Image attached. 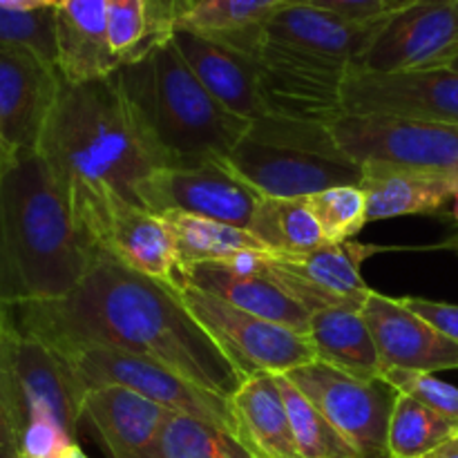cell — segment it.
<instances>
[{
  "mask_svg": "<svg viewBox=\"0 0 458 458\" xmlns=\"http://www.w3.org/2000/svg\"><path fill=\"white\" fill-rule=\"evenodd\" d=\"M174 280L197 286L206 293L235 304L242 311L289 327L298 334L309 335V329H311L313 313L273 280L264 253L253 250V253H242L226 262L179 267Z\"/></svg>",
  "mask_w": 458,
  "mask_h": 458,
  "instance_id": "obj_16",
  "label": "cell"
},
{
  "mask_svg": "<svg viewBox=\"0 0 458 458\" xmlns=\"http://www.w3.org/2000/svg\"><path fill=\"white\" fill-rule=\"evenodd\" d=\"M298 4H309L353 22H378L394 13L392 0H298Z\"/></svg>",
  "mask_w": 458,
  "mask_h": 458,
  "instance_id": "obj_39",
  "label": "cell"
},
{
  "mask_svg": "<svg viewBox=\"0 0 458 458\" xmlns=\"http://www.w3.org/2000/svg\"><path fill=\"white\" fill-rule=\"evenodd\" d=\"M414 3V0H392V7H394V13L401 12V9L410 7V4Z\"/></svg>",
  "mask_w": 458,
  "mask_h": 458,
  "instance_id": "obj_46",
  "label": "cell"
},
{
  "mask_svg": "<svg viewBox=\"0 0 458 458\" xmlns=\"http://www.w3.org/2000/svg\"><path fill=\"white\" fill-rule=\"evenodd\" d=\"M250 56L258 63L264 116L327 128L347 116L343 88L353 67L316 61L264 40H255Z\"/></svg>",
  "mask_w": 458,
  "mask_h": 458,
  "instance_id": "obj_10",
  "label": "cell"
},
{
  "mask_svg": "<svg viewBox=\"0 0 458 458\" xmlns=\"http://www.w3.org/2000/svg\"><path fill=\"white\" fill-rule=\"evenodd\" d=\"M347 114L396 116L458 125V72L452 67L407 72L356 70L343 88Z\"/></svg>",
  "mask_w": 458,
  "mask_h": 458,
  "instance_id": "obj_12",
  "label": "cell"
},
{
  "mask_svg": "<svg viewBox=\"0 0 458 458\" xmlns=\"http://www.w3.org/2000/svg\"><path fill=\"white\" fill-rule=\"evenodd\" d=\"M360 458H389V419L398 392L385 378L360 380L325 362L284 374Z\"/></svg>",
  "mask_w": 458,
  "mask_h": 458,
  "instance_id": "obj_9",
  "label": "cell"
},
{
  "mask_svg": "<svg viewBox=\"0 0 458 458\" xmlns=\"http://www.w3.org/2000/svg\"><path fill=\"white\" fill-rule=\"evenodd\" d=\"M0 49L30 52L58 70L56 7L38 12L0 7Z\"/></svg>",
  "mask_w": 458,
  "mask_h": 458,
  "instance_id": "obj_35",
  "label": "cell"
},
{
  "mask_svg": "<svg viewBox=\"0 0 458 458\" xmlns=\"http://www.w3.org/2000/svg\"><path fill=\"white\" fill-rule=\"evenodd\" d=\"M9 311L18 329L56 352L119 349L150 358L224 398H231L244 383L188 313L173 284L139 276L103 250L70 295L18 304Z\"/></svg>",
  "mask_w": 458,
  "mask_h": 458,
  "instance_id": "obj_1",
  "label": "cell"
},
{
  "mask_svg": "<svg viewBox=\"0 0 458 458\" xmlns=\"http://www.w3.org/2000/svg\"><path fill=\"white\" fill-rule=\"evenodd\" d=\"M456 58L458 0H414L385 21L360 70H437L450 67Z\"/></svg>",
  "mask_w": 458,
  "mask_h": 458,
  "instance_id": "obj_14",
  "label": "cell"
},
{
  "mask_svg": "<svg viewBox=\"0 0 458 458\" xmlns=\"http://www.w3.org/2000/svg\"><path fill=\"white\" fill-rule=\"evenodd\" d=\"M383 378L396 389L398 394L411 396L414 401L423 403L429 410L447 416L458 423V387L437 378L428 371L411 369H385Z\"/></svg>",
  "mask_w": 458,
  "mask_h": 458,
  "instance_id": "obj_37",
  "label": "cell"
},
{
  "mask_svg": "<svg viewBox=\"0 0 458 458\" xmlns=\"http://www.w3.org/2000/svg\"><path fill=\"white\" fill-rule=\"evenodd\" d=\"M385 21L353 22L309 4H291L262 27L258 40L316 61L360 70L362 58Z\"/></svg>",
  "mask_w": 458,
  "mask_h": 458,
  "instance_id": "obj_19",
  "label": "cell"
},
{
  "mask_svg": "<svg viewBox=\"0 0 458 458\" xmlns=\"http://www.w3.org/2000/svg\"><path fill=\"white\" fill-rule=\"evenodd\" d=\"M242 441L258 458H302L295 445L289 414L276 376L244 380L231 396Z\"/></svg>",
  "mask_w": 458,
  "mask_h": 458,
  "instance_id": "obj_25",
  "label": "cell"
},
{
  "mask_svg": "<svg viewBox=\"0 0 458 458\" xmlns=\"http://www.w3.org/2000/svg\"><path fill=\"white\" fill-rule=\"evenodd\" d=\"M148 458H258L240 438L186 414H170Z\"/></svg>",
  "mask_w": 458,
  "mask_h": 458,
  "instance_id": "obj_32",
  "label": "cell"
},
{
  "mask_svg": "<svg viewBox=\"0 0 458 458\" xmlns=\"http://www.w3.org/2000/svg\"><path fill=\"white\" fill-rule=\"evenodd\" d=\"M454 249H456V253H458V244H456V246H454Z\"/></svg>",
  "mask_w": 458,
  "mask_h": 458,
  "instance_id": "obj_49",
  "label": "cell"
},
{
  "mask_svg": "<svg viewBox=\"0 0 458 458\" xmlns=\"http://www.w3.org/2000/svg\"><path fill=\"white\" fill-rule=\"evenodd\" d=\"M98 255L38 152L16 157L0 177V304L65 298Z\"/></svg>",
  "mask_w": 458,
  "mask_h": 458,
  "instance_id": "obj_3",
  "label": "cell"
},
{
  "mask_svg": "<svg viewBox=\"0 0 458 458\" xmlns=\"http://www.w3.org/2000/svg\"><path fill=\"white\" fill-rule=\"evenodd\" d=\"M173 43L201 85L231 114L244 121L264 116L258 63L250 54L188 30H177Z\"/></svg>",
  "mask_w": 458,
  "mask_h": 458,
  "instance_id": "obj_20",
  "label": "cell"
},
{
  "mask_svg": "<svg viewBox=\"0 0 458 458\" xmlns=\"http://www.w3.org/2000/svg\"><path fill=\"white\" fill-rule=\"evenodd\" d=\"M228 168L259 197L304 199L335 186H360L365 170L347 157H327L293 148L242 139L228 157Z\"/></svg>",
  "mask_w": 458,
  "mask_h": 458,
  "instance_id": "obj_13",
  "label": "cell"
},
{
  "mask_svg": "<svg viewBox=\"0 0 458 458\" xmlns=\"http://www.w3.org/2000/svg\"><path fill=\"white\" fill-rule=\"evenodd\" d=\"M88 387L70 362L43 340L25 334L0 304V398L18 429L34 419H49L76 441Z\"/></svg>",
  "mask_w": 458,
  "mask_h": 458,
  "instance_id": "obj_5",
  "label": "cell"
},
{
  "mask_svg": "<svg viewBox=\"0 0 458 458\" xmlns=\"http://www.w3.org/2000/svg\"><path fill=\"white\" fill-rule=\"evenodd\" d=\"M173 411L125 387L88 389L83 419L112 458H148Z\"/></svg>",
  "mask_w": 458,
  "mask_h": 458,
  "instance_id": "obj_21",
  "label": "cell"
},
{
  "mask_svg": "<svg viewBox=\"0 0 458 458\" xmlns=\"http://www.w3.org/2000/svg\"><path fill=\"white\" fill-rule=\"evenodd\" d=\"M58 353L70 362L74 374L88 389L125 387L165 407L173 414L199 419L242 441V429L231 398L195 385L150 358L110 347H74Z\"/></svg>",
  "mask_w": 458,
  "mask_h": 458,
  "instance_id": "obj_7",
  "label": "cell"
},
{
  "mask_svg": "<svg viewBox=\"0 0 458 458\" xmlns=\"http://www.w3.org/2000/svg\"><path fill=\"white\" fill-rule=\"evenodd\" d=\"M362 318L374 335L385 369L445 371L458 369V343L416 316L403 298L371 291Z\"/></svg>",
  "mask_w": 458,
  "mask_h": 458,
  "instance_id": "obj_18",
  "label": "cell"
},
{
  "mask_svg": "<svg viewBox=\"0 0 458 458\" xmlns=\"http://www.w3.org/2000/svg\"><path fill=\"white\" fill-rule=\"evenodd\" d=\"M61 72L30 52L0 49V143L9 159L38 150Z\"/></svg>",
  "mask_w": 458,
  "mask_h": 458,
  "instance_id": "obj_17",
  "label": "cell"
},
{
  "mask_svg": "<svg viewBox=\"0 0 458 458\" xmlns=\"http://www.w3.org/2000/svg\"><path fill=\"white\" fill-rule=\"evenodd\" d=\"M407 309L428 320L429 325L437 327L441 334L458 343V304L450 302H437V300L425 298H403Z\"/></svg>",
  "mask_w": 458,
  "mask_h": 458,
  "instance_id": "obj_40",
  "label": "cell"
},
{
  "mask_svg": "<svg viewBox=\"0 0 458 458\" xmlns=\"http://www.w3.org/2000/svg\"><path fill=\"white\" fill-rule=\"evenodd\" d=\"M110 0H61L56 4L58 72L70 83L107 79L121 70L107 30Z\"/></svg>",
  "mask_w": 458,
  "mask_h": 458,
  "instance_id": "obj_22",
  "label": "cell"
},
{
  "mask_svg": "<svg viewBox=\"0 0 458 458\" xmlns=\"http://www.w3.org/2000/svg\"><path fill=\"white\" fill-rule=\"evenodd\" d=\"M452 217H454V222L458 224V192H456V197L454 199H452Z\"/></svg>",
  "mask_w": 458,
  "mask_h": 458,
  "instance_id": "obj_47",
  "label": "cell"
},
{
  "mask_svg": "<svg viewBox=\"0 0 458 458\" xmlns=\"http://www.w3.org/2000/svg\"><path fill=\"white\" fill-rule=\"evenodd\" d=\"M378 250V246L349 240L343 244L320 246V249L300 255H268L293 276L302 277L309 284L343 300L352 309L362 311L374 289L362 280L360 264Z\"/></svg>",
  "mask_w": 458,
  "mask_h": 458,
  "instance_id": "obj_27",
  "label": "cell"
},
{
  "mask_svg": "<svg viewBox=\"0 0 458 458\" xmlns=\"http://www.w3.org/2000/svg\"><path fill=\"white\" fill-rule=\"evenodd\" d=\"M458 434L456 420L398 394L389 419V458H425Z\"/></svg>",
  "mask_w": 458,
  "mask_h": 458,
  "instance_id": "obj_31",
  "label": "cell"
},
{
  "mask_svg": "<svg viewBox=\"0 0 458 458\" xmlns=\"http://www.w3.org/2000/svg\"><path fill=\"white\" fill-rule=\"evenodd\" d=\"M36 152L79 226L110 195L139 206V188L159 170L114 74L85 83L63 79Z\"/></svg>",
  "mask_w": 458,
  "mask_h": 458,
  "instance_id": "obj_2",
  "label": "cell"
},
{
  "mask_svg": "<svg viewBox=\"0 0 458 458\" xmlns=\"http://www.w3.org/2000/svg\"><path fill=\"white\" fill-rule=\"evenodd\" d=\"M195 4L197 0H110V47L121 67L170 43Z\"/></svg>",
  "mask_w": 458,
  "mask_h": 458,
  "instance_id": "obj_23",
  "label": "cell"
},
{
  "mask_svg": "<svg viewBox=\"0 0 458 458\" xmlns=\"http://www.w3.org/2000/svg\"><path fill=\"white\" fill-rule=\"evenodd\" d=\"M249 139L259 143H271L280 148H293V150L316 152L327 157H344L338 150L331 128L316 123H300V121L277 119V116H259L250 121Z\"/></svg>",
  "mask_w": 458,
  "mask_h": 458,
  "instance_id": "obj_36",
  "label": "cell"
},
{
  "mask_svg": "<svg viewBox=\"0 0 458 458\" xmlns=\"http://www.w3.org/2000/svg\"><path fill=\"white\" fill-rule=\"evenodd\" d=\"M249 233L273 255H300L329 244L307 199L262 197Z\"/></svg>",
  "mask_w": 458,
  "mask_h": 458,
  "instance_id": "obj_29",
  "label": "cell"
},
{
  "mask_svg": "<svg viewBox=\"0 0 458 458\" xmlns=\"http://www.w3.org/2000/svg\"><path fill=\"white\" fill-rule=\"evenodd\" d=\"M360 188L367 195V217L378 219L407 217V215H434L452 204L458 192V177L414 173L401 168L369 165Z\"/></svg>",
  "mask_w": 458,
  "mask_h": 458,
  "instance_id": "obj_24",
  "label": "cell"
},
{
  "mask_svg": "<svg viewBox=\"0 0 458 458\" xmlns=\"http://www.w3.org/2000/svg\"><path fill=\"white\" fill-rule=\"evenodd\" d=\"M114 79L157 168L224 159L250 130L201 85L173 40Z\"/></svg>",
  "mask_w": 458,
  "mask_h": 458,
  "instance_id": "obj_4",
  "label": "cell"
},
{
  "mask_svg": "<svg viewBox=\"0 0 458 458\" xmlns=\"http://www.w3.org/2000/svg\"><path fill=\"white\" fill-rule=\"evenodd\" d=\"M450 67H452V70H456V72H458V58H456V61H454V63H452V65H450Z\"/></svg>",
  "mask_w": 458,
  "mask_h": 458,
  "instance_id": "obj_48",
  "label": "cell"
},
{
  "mask_svg": "<svg viewBox=\"0 0 458 458\" xmlns=\"http://www.w3.org/2000/svg\"><path fill=\"white\" fill-rule=\"evenodd\" d=\"M13 161H16V159H13ZM13 161L9 159L7 152H4V148H3V143H0V177H3V174L7 173V168L13 164Z\"/></svg>",
  "mask_w": 458,
  "mask_h": 458,
  "instance_id": "obj_45",
  "label": "cell"
},
{
  "mask_svg": "<svg viewBox=\"0 0 458 458\" xmlns=\"http://www.w3.org/2000/svg\"><path fill=\"white\" fill-rule=\"evenodd\" d=\"M329 244L356 240L367 226V195L360 186H335L304 197Z\"/></svg>",
  "mask_w": 458,
  "mask_h": 458,
  "instance_id": "obj_34",
  "label": "cell"
},
{
  "mask_svg": "<svg viewBox=\"0 0 458 458\" xmlns=\"http://www.w3.org/2000/svg\"><path fill=\"white\" fill-rule=\"evenodd\" d=\"M262 197L224 159L188 168H159L139 188V206L152 215L183 213L249 231Z\"/></svg>",
  "mask_w": 458,
  "mask_h": 458,
  "instance_id": "obj_11",
  "label": "cell"
},
{
  "mask_svg": "<svg viewBox=\"0 0 458 458\" xmlns=\"http://www.w3.org/2000/svg\"><path fill=\"white\" fill-rule=\"evenodd\" d=\"M58 458H88V454H85V452L81 450V447H79V443H74V445H70V447H67V450L63 452V454L58 456Z\"/></svg>",
  "mask_w": 458,
  "mask_h": 458,
  "instance_id": "obj_44",
  "label": "cell"
},
{
  "mask_svg": "<svg viewBox=\"0 0 458 458\" xmlns=\"http://www.w3.org/2000/svg\"><path fill=\"white\" fill-rule=\"evenodd\" d=\"M425 458H458V434L454 438H450L447 443H443L438 450H434L432 454H428Z\"/></svg>",
  "mask_w": 458,
  "mask_h": 458,
  "instance_id": "obj_43",
  "label": "cell"
},
{
  "mask_svg": "<svg viewBox=\"0 0 458 458\" xmlns=\"http://www.w3.org/2000/svg\"><path fill=\"white\" fill-rule=\"evenodd\" d=\"M282 401L289 414L295 445L302 458H360L347 441L334 429V425L322 416V411L286 378L277 374Z\"/></svg>",
  "mask_w": 458,
  "mask_h": 458,
  "instance_id": "obj_33",
  "label": "cell"
},
{
  "mask_svg": "<svg viewBox=\"0 0 458 458\" xmlns=\"http://www.w3.org/2000/svg\"><path fill=\"white\" fill-rule=\"evenodd\" d=\"M83 231L103 253L139 276L173 284L179 255L173 231L159 215L110 195L83 222Z\"/></svg>",
  "mask_w": 458,
  "mask_h": 458,
  "instance_id": "obj_15",
  "label": "cell"
},
{
  "mask_svg": "<svg viewBox=\"0 0 458 458\" xmlns=\"http://www.w3.org/2000/svg\"><path fill=\"white\" fill-rule=\"evenodd\" d=\"M0 458H22L21 429L3 398H0Z\"/></svg>",
  "mask_w": 458,
  "mask_h": 458,
  "instance_id": "obj_41",
  "label": "cell"
},
{
  "mask_svg": "<svg viewBox=\"0 0 458 458\" xmlns=\"http://www.w3.org/2000/svg\"><path fill=\"white\" fill-rule=\"evenodd\" d=\"M338 150L353 164L458 177V125L396 116L347 114L331 125Z\"/></svg>",
  "mask_w": 458,
  "mask_h": 458,
  "instance_id": "obj_8",
  "label": "cell"
},
{
  "mask_svg": "<svg viewBox=\"0 0 458 458\" xmlns=\"http://www.w3.org/2000/svg\"><path fill=\"white\" fill-rule=\"evenodd\" d=\"M309 340L318 360L360 380L383 378L385 365L362 311L344 307L320 309L311 316Z\"/></svg>",
  "mask_w": 458,
  "mask_h": 458,
  "instance_id": "obj_26",
  "label": "cell"
},
{
  "mask_svg": "<svg viewBox=\"0 0 458 458\" xmlns=\"http://www.w3.org/2000/svg\"><path fill=\"white\" fill-rule=\"evenodd\" d=\"M173 286L188 313L217 344L242 380L262 374H289L318 360L309 335L242 311L235 304L197 286L177 280Z\"/></svg>",
  "mask_w": 458,
  "mask_h": 458,
  "instance_id": "obj_6",
  "label": "cell"
},
{
  "mask_svg": "<svg viewBox=\"0 0 458 458\" xmlns=\"http://www.w3.org/2000/svg\"><path fill=\"white\" fill-rule=\"evenodd\" d=\"M61 0H0V7L12 12H38V9H52Z\"/></svg>",
  "mask_w": 458,
  "mask_h": 458,
  "instance_id": "obj_42",
  "label": "cell"
},
{
  "mask_svg": "<svg viewBox=\"0 0 458 458\" xmlns=\"http://www.w3.org/2000/svg\"><path fill=\"white\" fill-rule=\"evenodd\" d=\"M173 231L177 246L179 267L206 262H226L242 253H267L262 244L246 228L197 215L168 213L161 215Z\"/></svg>",
  "mask_w": 458,
  "mask_h": 458,
  "instance_id": "obj_30",
  "label": "cell"
},
{
  "mask_svg": "<svg viewBox=\"0 0 458 458\" xmlns=\"http://www.w3.org/2000/svg\"><path fill=\"white\" fill-rule=\"evenodd\" d=\"M291 4H298V0H197L179 30L208 36L250 54L262 27Z\"/></svg>",
  "mask_w": 458,
  "mask_h": 458,
  "instance_id": "obj_28",
  "label": "cell"
},
{
  "mask_svg": "<svg viewBox=\"0 0 458 458\" xmlns=\"http://www.w3.org/2000/svg\"><path fill=\"white\" fill-rule=\"evenodd\" d=\"M74 438L67 437L54 420L34 419L27 423L21 437V456L22 458H58Z\"/></svg>",
  "mask_w": 458,
  "mask_h": 458,
  "instance_id": "obj_38",
  "label": "cell"
}]
</instances>
